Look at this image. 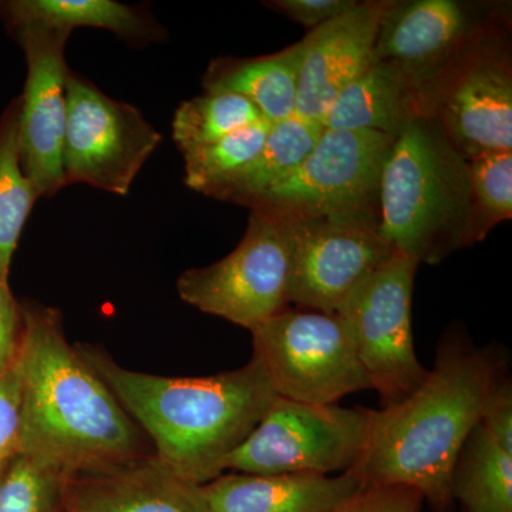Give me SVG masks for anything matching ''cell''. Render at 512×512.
Here are the masks:
<instances>
[{"label": "cell", "mask_w": 512, "mask_h": 512, "mask_svg": "<svg viewBox=\"0 0 512 512\" xmlns=\"http://www.w3.org/2000/svg\"><path fill=\"white\" fill-rule=\"evenodd\" d=\"M20 454L64 476L151 456V443L109 387L69 345L62 313L20 303Z\"/></svg>", "instance_id": "obj_1"}, {"label": "cell", "mask_w": 512, "mask_h": 512, "mask_svg": "<svg viewBox=\"0 0 512 512\" xmlns=\"http://www.w3.org/2000/svg\"><path fill=\"white\" fill-rule=\"evenodd\" d=\"M504 366L494 350L461 336L444 338L416 392L394 406L367 409L365 446L350 473L365 485L416 488L434 512L453 511L458 454Z\"/></svg>", "instance_id": "obj_2"}, {"label": "cell", "mask_w": 512, "mask_h": 512, "mask_svg": "<svg viewBox=\"0 0 512 512\" xmlns=\"http://www.w3.org/2000/svg\"><path fill=\"white\" fill-rule=\"evenodd\" d=\"M74 348L153 443L157 460L192 484L224 474L276 397L254 357L220 375L165 377L128 370L94 346Z\"/></svg>", "instance_id": "obj_3"}, {"label": "cell", "mask_w": 512, "mask_h": 512, "mask_svg": "<svg viewBox=\"0 0 512 512\" xmlns=\"http://www.w3.org/2000/svg\"><path fill=\"white\" fill-rule=\"evenodd\" d=\"M467 160L439 121L417 116L394 138L380 183L379 232L417 264L473 244Z\"/></svg>", "instance_id": "obj_4"}, {"label": "cell", "mask_w": 512, "mask_h": 512, "mask_svg": "<svg viewBox=\"0 0 512 512\" xmlns=\"http://www.w3.org/2000/svg\"><path fill=\"white\" fill-rule=\"evenodd\" d=\"M393 143L377 131L323 130L302 164L248 207L286 220L379 229L380 183Z\"/></svg>", "instance_id": "obj_5"}, {"label": "cell", "mask_w": 512, "mask_h": 512, "mask_svg": "<svg viewBox=\"0 0 512 512\" xmlns=\"http://www.w3.org/2000/svg\"><path fill=\"white\" fill-rule=\"evenodd\" d=\"M251 333L252 357L276 396L338 404L348 394L370 389L352 330L336 313L286 308Z\"/></svg>", "instance_id": "obj_6"}, {"label": "cell", "mask_w": 512, "mask_h": 512, "mask_svg": "<svg viewBox=\"0 0 512 512\" xmlns=\"http://www.w3.org/2000/svg\"><path fill=\"white\" fill-rule=\"evenodd\" d=\"M292 271L285 221L252 210L238 247L215 264L185 271L177 291L198 311L254 330L291 305Z\"/></svg>", "instance_id": "obj_7"}, {"label": "cell", "mask_w": 512, "mask_h": 512, "mask_svg": "<svg viewBox=\"0 0 512 512\" xmlns=\"http://www.w3.org/2000/svg\"><path fill=\"white\" fill-rule=\"evenodd\" d=\"M367 409L295 402L276 396L254 430L227 458L225 470L244 474L349 471L365 446Z\"/></svg>", "instance_id": "obj_8"}, {"label": "cell", "mask_w": 512, "mask_h": 512, "mask_svg": "<svg viewBox=\"0 0 512 512\" xmlns=\"http://www.w3.org/2000/svg\"><path fill=\"white\" fill-rule=\"evenodd\" d=\"M417 266L410 256L393 251L336 313L352 330L370 389L379 393L382 407L403 402L429 376L414 349L412 298Z\"/></svg>", "instance_id": "obj_9"}, {"label": "cell", "mask_w": 512, "mask_h": 512, "mask_svg": "<svg viewBox=\"0 0 512 512\" xmlns=\"http://www.w3.org/2000/svg\"><path fill=\"white\" fill-rule=\"evenodd\" d=\"M66 183L127 195L163 137L131 104L113 100L76 73L66 82Z\"/></svg>", "instance_id": "obj_10"}, {"label": "cell", "mask_w": 512, "mask_h": 512, "mask_svg": "<svg viewBox=\"0 0 512 512\" xmlns=\"http://www.w3.org/2000/svg\"><path fill=\"white\" fill-rule=\"evenodd\" d=\"M18 40L28 64L20 99L19 153L23 173L42 197L66 187L63 153L67 124L64 47L72 33L37 25L8 29Z\"/></svg>", "instance_id": "obj_11"}, {"label": "cell", "mask_w": 512, "mask_h": 512, "mask_svg": "<svg viewBox=\"0 0 512 512\" xmlns=\"http://www.w3.org/2000/svg\"><path fill=\"white\" fill-rule=\"evenodd\" d=\"M282 220L292 247L291 303L301 309L338 313L350 293L394 251L379 229Z\"/></svg>", "instance_id": "obj_12"}, {"label": "cell", "mask_w": 512, "mask_h": 512, "mask_svg": "<svg viewBox=\"0 0 512 512\" xmlns=\"http://www.w3.org/2000/svg\"><path fill=\"white\" fill-rule=\"evenodd\" d=\"M390 2H359L311 30L299 74L296 114L322 123L332 101L373 63L377 32Z\"/></svg>", "instance_id": "obj_13"}, {"label": "cell", "mask_w": 512, "mask_h": 512, "mask_svg": "<svg viewBox=\"0 0 512 512\" xmlns=\"http://www.w3.org/2000/svg\"><path fill=\"white\" fill-rule=\"evenodd\" d=\"M64 512H211L201 485L181 480L154 454L64 476Z\"/></svg>", "instance_id": "obj_14"}, {"label": "cell", "mask_w": 512, "mask_h": 512, "mask_svg": "<svg viewBox=\"0 0 512 512\" xmlns=\"http://www.w3.org/2000/svg\"><path fill=\"white\" fill-rule=\"evenodd\" d=\"M468 16L454 0L390 2L377 32L373 62L402 74L413 90L456 50Z\"/></svg>", "instance_id": "obj_15"}, {"label": "cell", "mask_w": 512, "mask_h": 512, "mask_svg": "<svg viewBox=\"0 0 512 512\" xmlns=\"http://www.w3.org/2000/svg\"><path fill=\"white\" fill-rule=\"evenodd\" d=\"M437 121L467 161L493 151H512L510 66L497 59L468 66L441 101Z\"/></svg>", "instance_id": "obj_16"}, {"label": "cell", "mask_w": 512, "mask_h": 512, "mask_svg": "<svg viewBox=\"0 0 512 512\" xmlns=\"http://www.w3.org/2000/svg\"><path fill=\"white\" fill-rule=\"evenodd\" d=\"M365 484L350 473L222 474L201 485L211 512H332Z\"/></svg>", "instance_id": "obj_17"}, {"label": "cell", "mask_w": 512, "mask_h": 512, "mask_svg": "<svg viewBox=\"0 0 512 512\" xmlns=\"http://www.w3.org/2000/svg\"><path fill=\"white\" fill-rule=\"evenodd\" d=\"M305 56V40L274 55L212 60L205 73V93L237 94L259 110L269 123L296 114L299 74Z\"/></svg>", "instance_id": "obj_18"}, {"label": "cell", "mask_w": 512, "mask_h": 512, "mask_svg": "<svg viewBox=\"0 0 512 512\" xmlns=\"http://www.w3.org/2000/svg\"><path fill=\"white\" fill-rule=\"evenodd\" d=\"M406 79L386 64L373 62L340 90L322 119L325 130L377 131L396 138L419 116Z\"/></svg>", "instance_id": "obj_19"}, {"label": "cell", "mask_w": 512, "mask_h": 512, "mask_svg": "<svg viewBox=\"0 0 512 512\" xmlns=\"http://www.w3.org/2000/svg\"><path fill=\"white\" fill-rule=\"evenodd\" d=\"M0 22L6 29L37 25L69 33L77 28H99L137 43L163 37L161 29L140 9L113 0H2Z\"/></svg>", "instance_id": "obj_20"}, {"label": "cell", "mask_w": 512, "mask_h": 512, "mask_svg": "<svg viewBox=\"0 0 512 512\" xmlns=\"http://www.w3.org/2000/svg\"><path fill=\"white\" fill-rule=\"evenodd\" d=\"M322 124L298 114L272 123L258 157L212 195L217 200L249 205L258 195L292 173L322 136Z\"/></svg>", "instance_id": "obj_21"}, {"label": "cell", "mask_w": 512, "mask_h": 512, "mask_svg": "<svg viewBox=\"0 0 512 512\" xmlns=\"http://www.w3.org/2000/svg\"><path fill=\"white\" fill-rule=\"evenodd\" d=\"M451 490L466 512H512V454L481 423L458 454Z\"/></svg>", "instance_id": "obj_22"}, {"label": "cell", "mask_w": 512, "mask_h": 512, "mask_svg": "<svg viewBox=\"0 0 512 512\" xmlns=\"http://www.w3.org/2000/svg\"><path fill=\"white\" fill-rule=\"evenodd\" d=\"M20 99L0 116V279L8 281L13 254L39 195L23 173L19 153Z\"/></svg>", "instance_id": "obj_23"}, {"label": "cell", "mask_w": 512, "mask_h": 512, "mask_svg": "<svg viewBox=\"0 0 512 512\" xmlns=\"http://www.w3.org/2000/svg\"><path fill=\"white\" fill-rule=\"evenodd\" d=\"M264 120L254 104L244 97L205 93L184 101L175 111L173 140L184 154Z\"/></svg>", "instance_id": "obj_24"}, {"label": "cell", "mask_w": 512, "mask_h": 512, "mask_svg": "<svg viewBox=\"0 0 512 512\" xmlns=\"http://www.w3.org/2000/svg\"><path fill=\"white\" fill-rule=\"evenodd\" d=\"M271 124L264 120L210 146L184 153L185 185L192 191L212 197L258 157Z\"/></svg>", "instance_id": "obj_25"}, {"label": "cell", "mask_w": 512, "mask_h": 512, "mask_svg": "<svg viewBox=\"0 0 512 512\" xmlns=\"http://www.w3.org/2000/svg\"><path fill=\"white\" fill-rule=\"evenodd\" d=\"M473 200L474 242L488 229L511 220L512 151H493L467 161Z\"/></svg>", "instance_id": "obj_26"}, {"label": "cell", "mask_w": 512, "mask_h": 512, "mask_svg": "<svg viewBox=\"0 0 512 512\" xmlns=\"http://www.w3.org/2000/svg\"><path fill=\"white\" fill-rule=\"evenodd\" d=\"M64 474L18 454L0 478V512H64Z\"/></svg>", "instance_id": "obj_27"}, {"label": "cell", "mask_w": 512, "mask_h": 512, "mask_svg": "<svg viewBox=\"0 0 512 512\" xmlns=\"http://www.w3.org/2000/svg\"><path fill=\"white\" fill-rule=\"evenodd\" d=\"M22 427V363L20 356L0 375V478L20 451Z\"/></svg>", "instance_id": "obj_28"}, {"label": "cell", "mask_w": 512, "mask_h": 512, "mask_svg": "<svg viewBox=\"0 0 512 512\" xmlns=\"http://www.w3.org/2000/svg\"><path fill=\"white\" fill-rule=\"evenodd\" d=\"M424 498L407 485H365L332 512H421Z\"/></svg>", "instance_id": "obj_29"}, {"label": "cell", "mask_w": 512, "mask_h": 512, "mask_svg": "<svg viewBox=\"0 0 512 512\" xmlns=\"http://www.w3.org/2000/svg\"><path fill=\"white\" fill-rule=\"evenodd\" d=\"M480 423L507 453L512 454V384L504 372L494 380L485 396Z\"/></svg>", "instance_id": "obj_30"}, {"label": "cell", "mask_w": 512, "mask_h": 512, "mask_svg": "<svg viewBox=\"0 0 512 512\" xmlns=\"http://www.w3.org/2000/svg\"><path fill=\"white\" fill-rule=\"evenodd\" d=\"M357 3V0H272L266 6L313 30L349 12Z\"/></svg>", "instance_id": "obj_31"}, {"label": "cell", "mask_w": 512, "mask_h": 512, "mask_svg": "<svg viewBox=\"0 0 512 512\" xmlns=\"http://www.w3.org/2000/svg\"><path fill=\"white\" fill-rule=\"evenodd\" d=\"M22 311L9 288L0 279V375L18 362L22 350Z\"/></svg>", "instance_id": "obj_32"}]
</instances>
